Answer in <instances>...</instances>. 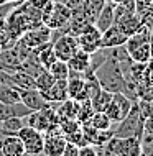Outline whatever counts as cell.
<instances>
[{"label": "cell", "mask_w": 153, "mask_h": 156, "mask_svg": "<svg viewBox=\"0 0 153 156\" xmlns=\"http://www.w3.org/2000/svg\"><path fill=\"white\" fill-rule=\"evenodd\" d=\"M78 151H79V145L66 140L64 150H63V156H78Z\"/></svg>", "instance_id": "obj_24"}, {"label": "cell", "mask_w": 153, "mask_h": 156, "mask_svg": "<svg viewBox=\"0 0 153 156\" xmlns=\"http://www.w3.org/2000/svg\"><path fill=\"white\" fill-rule=\"evenodd\" d=\"M0 125H2L3 135H18L22 126L25 125V120L22 117H10V119L0 122Z\"/></svg>", "instance_id": "obj_19"}, {"label": "cell", "mask_w": 153, "mask_h": 156, "mask_svg": "<svg viewBox=\"0 0 153 156\" xmlns=\"http://www.w3.org/2000/svg\"><path fill=\"white\" fill-rule=\"evenodd\" d=\"M127 36L118 30L115 23L105 31H102V40H100V48H114V46H122L125 44Z\"/></svg>", "instance_id": "obj_13"}, {"label": "cell", "mask_w": 153, "mask_h": 156, "mask_svg": "<svg viewBox=\"0 0 153 156\" xmlns=\"http://www.w3.org/2000/svg\"><path fill=\"white\" fill-rule=\"evenodd\" d=\"M112 95H114L112 92H109V90H105L100 87L89 100H91V104H92V107H94L96 112H104L105 107L109 105V102L112 100Z\"/></svg>", "instance_id": "obj_18"}, {"label": "cell", "mask_w": 153, "mask_h": 156, "mask_svg": "<svg viewBox=\"0 0 153 156\" xmlns=\"http://www.w3.org/2000/svg\"><path fill=\"white\" fill-rule=\"evenodd\" d=\"M51 43H53V48H54V53H56L58 59H63V61H67L73 56V53L79 48L76 36L71 35V33H61Z\"/></svg>", "instance_id": "obj_7"}, {"label": "cell", "mask_w": 153, "mask_h": 156, "mask_svg": "<svg viewBox=\"0 0 153 156\" xmlns=\"http://www.w3.org/2000/svg\"><path fill=\"white\" fill-rule=\"evenodd\" d=\"M18 94H20V100L27 105L30 110H41L43 107H46L49 102L45 99V95L41 94L36 87L33 89H18Z\"/></svg>", "instance_id": "obj_10"}, {"label": "cell", "mask_w": 153, "mask_h": 156, "mask_svg": "<svg viewBox=\"0 0 153 156\" xmlns=\"http://www.w3.org/2000/svg\"><path fill=\"white\" fill-rule=\"evenodd\" d=\"M30 112L31 110H30L22 100L13 102V104H2L0 102V122L10 119V117H22V119H25Z\"/></svg>", "instance_id": "obj_14"}, {"label": "cell", "mask_w": 153, "mask_h": 156, "mask_svg": "<svg viewBox=\"0 0 153 156\" xmlns=\"http://www.w3.org/2000/svg\"><path fill=\"white\" fill-rule=\"evenodd\" d=\"M43 95L48 102H53V104L64 102L66 99H69V94H67V79H56L53 86L46 92H43Z\"/></svg>", "instance_id": "obj_11"}, {"label": "cell", "mask_w": 153, "mask_h": 156, "mask_svg": "<svg viewBox=\"0 0 153 156\" xmlns=\"http://www.w3.org/2000/svg\"><path fill=\"white\" fill-rule=\"evenodd\" d=\"M96 146L94 145H79L78 156H96Z\"/></svg>", "instance_id": "obj_25"}, {"label": "cell", "mask_w": 153, "mask_h": 156, "mask_svg": "<svg viewBox=\"0 0 153 156\" xmlns=\"http://www.w3.org/2000/svg\"><path fill=\"white\" fill-rule=\"evenodd\" d=\"M135 100L129 99L125 94H122V92H115V94L112 95V100L109 102V105L105 107V115L110 119L112 123H118L127 113L130 112L132 108V104H133Z\"/></svg>", "instance_id": "obj_4"}, {"label": "cell", "mask_w": 153, "mask_h": 156, "mask_svg": "<svg viewBox=\"0 0 153 156\" xmlns=\"http://www.w3.org/2000/svg\"><path fill=\"white\" fill-rule=\"evenodd\" d=\"M33 51L36 53L38 61H40V64L43 66L45 69H48V67L58 59V56H56V53H54V48H53V43H51V41H48V43H45L41 46H38V48H35Z\"/></svg>", "instance_id": "obj_17"}, {"label": "cell", "mask_w": 153, "mask_h": 156, "mask_svg": "<svg viewBox=\"0 0 153 156\" xmlns=\"http://www.w3.org/2000/svg\"><path fill=\"white\" fill-rule=\"evenodd\" d=\"M3 136V130H2V125H0V138Z\"/></svg>", "instance_id": "obj_27"}, {"label": "cell", "mask_w": 153, "mask_h": 156, "mask_svg": "<svg viewBox=\"0 0 153 156\" xmlns=\"http://www.w3.org/2000/svg\"><path fill=\"white\" fill-rule=\"evenodd\" d=\"M71 20V7L67 3H53V10L45 20V25L51 30H61Z\"/></svg>", "instance_id": "obj_8"}, {"label": "cell", "mask_w": 153, "mask_h": 156, "mask_svg": "<svg viewBox=\"0 0 153 156\" xmlns=\"http://www.w3.org/2000/svg\"><path fill=\"white\" fill-rule=\"evenodd\" d=\"M150 31H151V35H153V28H150Z\"/></svg>", "instance_id": "obj_28"}, {"label": "cell", "mask_w": 153, "mask_h": 156, "mask_svg": "<svg viewBox=\"0 0 153 156\" xmlns=\"http://www.w3.org/2000/svg\"><path fill=\"white\" fill-rule=\"evenodd\" d=\"M151 61H153V59H151Z\"/></svg>", "instance_id": "obj_29"}, {"label": "cell", "mask_w": 153, "mask_h": 156, "mask_svg": "<svg viewBox=\"0 0 153 156\" xmlns=\"http://www.w3.org/2000/svg\"><path fill=\"white\" fill-rule=\"evenodd\" d=\"M87 123L96 130H110L112 122H110V119L107 115H105V112H94V115L91 117V120H89Z\"/></svg>", "instance_id": "obj_22"}, {"label": "cell", "mask_w": 153, "mask_h": 156, "mask_svg": "<svg viewBox=\"0 0 153 156\" xmlns=\"http://www.w3.org/2000/svg\"><path fill=\"white\" fill-rule=\"evenodd\" d=\"M48 71L54 76V79H67L69 77V64H67V61L56 59L48 67Z\"/></svg>", "instance_id": "obj_21"}, {"label": "cell", "mask_w": 153, "mask_h": 156, "mask_svg": "<svg viewBox=\"0 0 153 156\" xmlns=\"http://www.w3.org/2000/svg\"><path fill=\"white\" fill-rule=\"evenodd\" d=\"M142 82H147L148 86H153V61H148V62H147Z\"/></svg>", "instance_id": "obj_23"}, {"label": "cell", "mask_w": 153, "mask_h": 156, "mask_svg": "<svg viewBox=\"0 0 153 156\" xmlns=\"http://www.w3.org/2000/svg\"><path fill=\"white\" fill-rule=\"evenodd\" d=\"M135 2V10H137V13H142L143 10H147L148 7L153 3V0H133Z\"/></svg>", "instance_id": "obj_26"}, {"label": "cell", "mask_w": 153, "mask_h": 156, "mask_svg": "<svg viewBox=\"0 0 153 156\" xmlns=\"http://www.w3.org/2000/svg\"><path fill=\"white\" fill-rule=\"evenodd\" d=\"M25 146L18 135H3L0 138V156H23Z\"/></svg>", "instance_id": "obj_9"}, {"label": "cell", "mask_w": 153, "mask_h": 156, "mask_svg": "<svg viewBox=\"0 0 153 156\" xmlns=\"http://www.w3.org/2000/svg\"><path fill=\"white\" fill-rule=\"evenodd\" d=\"M96 153L109 156H138L142 154V146H140L138 138H122L112 135L104 145L96 146Z\"/></svg>", "instance_id": "obj_1"}, {"label": "cell", "mask_w": 153, "mask_h": 156, "mask_svg": "<svg viewBox=\"0 0 153 156\" xmlns=\"http://www.w3.org/2000/svg\"><path fill=\"white\" fill-rule=\"evenodd\" d=\"M51 36H53V30H51L49 27H46L45 23H41V25H38V27H33V28H30V30H27L22 36H20V40H22L30 49H35L38 46L51 41L49 40Z\"/></svg>", "instance_id": "obj_5"}, {"label": "cell", "mask_w": 153, "mask_h": 156, "mask_svg": "<svg viewBox=\"0 0 153 156\" xmlns=\"http://www.w3.org/2000/svg\"><path fill=\"white\" fill-rule=\"evenodd\" d=\"M67 64H69L71 71H76V73L84 74L89 69V64H91V54L86 53L84 49L78 48L73 53V56L67 59Z\"/></svg>", "instance_id": "obj_15"}, {"label": "cell", "mask_w": 153, "mask_h": 156, "mask_svg": "<svg viewBox=\"0 0 153 156\" xmlns=\"http://www.w3.org/2000/svg\"><path fill=\"white\" fill-rule=\"evenodd\" d=\"M115 25H117L118 30L124 33L127 38L132 36L133 33H137L140 28H143L142 18H140L138 13H132V15H129V16H125V18H122L120 22H117Z\"/></svg>", "instance_id": "obj_16"}, {"label": "cell", "mask_w": 153, "mask_h": 156, "mask_svg": "<svg viewBox=\"0 0 153 156\" xmlns=\"http://www.w3.org/2000/svg\"><path fill=\"white\" fill-rule=\"evenodd\" d=\"M54 81H56V79H54V76L51 74L48 69H43V71H41V73L35 77V87L41 92V94H43V92H46L51 86H53Z\"/></svg>", "instance_id": "obj_20"}, {"label": "cell", "mask_w": 153, "mask_h": 156, "mask_svg": "<svg viewBox=\"0 0 153 156\" xmlns=\"http://www.w3.org/2000/svg\"><path fill=\"white\" fill-rule=\"evenodd\" d=\"M76 40H78V44H79L81 49H84L86 53L92 54L100 48L102 33L94 27V23H91V25H87L79 35H76Z\"/></svg>", "instance_id": "obj_6"}, {"label": "cell", "mask_w": 153, "mask_h": 156, "mask_svg": "<svg viewBox=\"0 0 153 156\" xmlns=\"http://www.w3.org/2000/svg\"><path fill=\"white\" fill-rule=\"evenodd\" d=\"M143 122H145V117L142 115L138 107V102L132 104L130 112L117 123V128L114 132V136H122V138H142L143 135Z\"/></svg>", "instance_id": "obj_2"}, {"label": "cell", "mask_w": 153, "mask_h": 156, "mask_svg": "<svg viewBox=\"0 0 153 156\" xmlns=\"http://www.w3.org/2000/svg\"><path fill=\"white\" fill-rule=\"evenodd\" d=\"M114 7H115V3L105 0L104 7H102L100 12L97 13L96 20H94V27H96L100 33L105 31L107 28H110V27L114 25Z\"/></svg>", "instance_id": "obj_12"}, {"label": "cell", "mask_w": 153, "mask_h": 156, "mask_svg": "<svg viewBox=\"0 0 153 156\" xmlns=\"http://www.w3.org/2000/svg\"><path fill=\"white\" fill-rule=\"evenodd\" d=\"M18 136H20V140L23 141L25 154H30V156L43 154V148H45V135H43V132L33 128V126L23 125L22 130L18 132Z\"/></svg>", "instance_id": "obj_3"}]
</instances>
